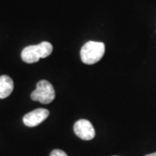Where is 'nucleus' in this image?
<instances>
[{"mask_svg":"<svg viewBox=\"0 0 156 156\" xmlns=\"http://www.w3.org/2000/svg\"><path fill=\"white\" fill-rule=\"evenodd\" d=\"M105 53V44L101 42L89 41L82 47L80 56L86 64H95L102 58Z\"/></svg>","mask_w":156,"mask_h":156,"instance_id":"2","label":"nucleus"},{"mask_svg":"<svg viewBox=\"0 0 156 156\" xmlns=\"http://www.w3.org/2000/svg\"><path fill=\"white\" fill-rule=\"evenodd\" d=\"M50 115V112L46 108H37L32 110L28 114H26L23 118V122L27 127H36L46 120Z\"/></svg>","mask_w":156,"mask_h":156,"instance_id":"5","label":"nucleus"},{"mask_svg":"<svg viewBox=\"0 0 156 156\" xmlns=\"http://www.w3.org/2000/svg\"><path fill=\"white\" fill-rule=\"evenodd\" d=\"M146 156H156V152L155 153H153V154H147V155Z\"/></svg>","mask_w":156,"mask_h":156,"instance_id":"8","label":"nucleus"},{"mask_svg":"<svg viewBox=\"0 0 156 156\" xmlns=\"http://www.w3.org/2000/svg\"><path fill=\"white\" fill-rule=\"evenodd\" d=\"M53 46L49 42H42L37 45H30L22 50L21 57L26 63H34L52 53Z\"/></svg>","mask_w":156,"mask_h":156,"instance_id":"1","label":"nucleus"},{"mask_svg":"<svg viewBox=\"0 0 156 156\" xmlns=\"http://www.w3.org/2000/svg\"><path fill=\"white\" fill-rule=\"evenodd\" d=\"M50 156H68L67 154L62 150L59 149H55L50 153Z\"/></svg>","mask_w":156,"mask_h":156,"instance_id":"7","label":"nucleus"},{"mask_svg":"<svg viewBox=\"0 0 156 156\" xmlns=\"http://www.w3.org/2000/svg\"><path fill=\"white\" fill-rule=\"evenodd\" d=\"M14 89L13 80L4 75L0 76V99H5L11 95Z\"/></svg>","mask_w":156,"mask_h":156,"instance_id":"6","label":"nucleus"},{"mask_svg":"<svg viewBox=\"0 0 156 156\" xmlns=\"http://www.w3.org/2000/svg\"><path fill=\"white\" fill-rule=\"evenodd\" d=\"M74 132L80 139L84 140H92L95 135V128L92 123L88 120L81 119L78 120L74 125Z\"/></svg>","mask_w":156,"mask_h":156,"instance_id":"4","label":"nucleus"},{"mask_svg":"<svg viewBox=\"0 0 156 156\" xmlns=\"http://www.w3.org/2000/svg\"><path fill=\"white\" fill-rule=\"evenodd\" d=\"M56 92L55 89L50 82L46 80L39 81L36 89L31 93L30 97L35 101H39L44 104L50 103L55 99Z\"/></svg>","mask_w":156,"mask_h":156,"instance_id":"3","label":"nucleus"}]
</instances>
